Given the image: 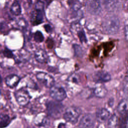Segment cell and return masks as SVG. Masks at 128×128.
Segmentation results:
<instances>
[{
	"label": "cell",
	"instance_id": "obj_1",
	"mask_svg": "<svg viewBox=\"0 0 128 128\" xmlns=\"http://www.w3.org/2000/svg\"><path fill=\"white\" fill-rule=\"evenodd\" d=\"M102 27L103 31L108 34H116L120 27V20L119 18L116 15H107L104 18Z\"/></svg>",
	"mask_w": 128,
	"mask_h": 128
},
{
	"label": "cell",
	"instance_id": "obj_2",
	"mask_svg": "<svg viewBox=\"0 0 128 128\" xmlns=\"http://www.w3.org/2000/svg\"><path fill=\"white\" fill-rule=\"evenodd\" d=\"M44 4L41 1H38L31 16V22L33 25H38L44 20Z\"/></svg>",
	"mask_w": 128,
	"mask_h": 128
},
{
	"label": "cell",
	"instance_id": "obj_3",
	"mask_svg": "<svg viewBox=\"0 0 128 128\" xmlns=\"http://www.w3.org/2000/svg\"><path fill=\"white\" fill-rule=\"evenodd\" d=\"M80 114L81 110L80 108L72 106L66 110L64 114V118L66 121L74 124L77 122Z\"/></svg>",
	"mask_w": 128,
	"mask_h": 128
},
{
	"label": "cell",
	"instance_id": "obj_4",
	"mask_svg": "<svg viewBox=\"0 0 128 128\" xmlns=\"http://www.w3.org/2000/svg\"><path fill=\"white\" fill-rule=\"evenodd\" d=\"M48 114L54 118L58 116L64 110V106L59 102L50 101L46 104Z\"/></svg>",
	"mask_w": 128,
	"mask_h": 128
},
{
	"label": "cell",
	"instance_id": "obj_5",
	"mask_svg": "<svg viewBox=\"0 0 128 128\" xmlns=\"http://www.w3.org/2000/svg\"><path fill=\"white\" fill-rule=\"evenodd\" d=\"M14 96L18 104L21 106L28 104L31 98L28 92L24 88L16 90L14 93Z\"/></svg>",
	"mask_w": 128,
	"mask_h": 128
},
{
	"label": "cell",
	"instance_id": "obj_6",
	"mask_svg": "<svg viewBox=\"0 0 128 128\" xmlns=\"http://www.w3.org/2000/svg\"><path fill=\"white\" fill-rule=\"evenodd\" d=\"M36 76L38 81L46 87L50 88L54 86V78L50 74L42 72H38L36 74Z\"/></svg>",
	"mask_w": 128,
	"mask_h": 128
},
{
	"label": "cell",
	"instance_id": "obj_7",
	"mask_svg": "<svg viewBox=\"0 0 128 128\" xmlns=\"http://www.w3.org/2000/svg\"><path fill=\"white\" fill-rule=\"evenodd\" d=\"M50 94L54 100L59 102L66 97V93L64 89L62 87L54 85L50 88Z\"/></svg>",
	"mask_w": 128,
	"mask_h": 128
},
{
	"label": "cell",
	"instance_id": "obj_8",
	"mask_svg": "<svg viewBox=\"0 0 128 128\" xmlns=\"http://www.w3.org/2000/svg\"><path fill=\"white\" fill-rule=\"evenodd\" d=\"M85 6L87 11L92 14L98 15L101 12V4L98 0H88Z\"/></svg>",
	"mask_w": 128,
	"mask_h": 128
},
{
	"label": "cell",
	"instance_id": "obj_9",
	"mask_svg": "<svg viewBox=\"0 0 128 128\" xmlns=\"http://www.w3.org/2000/svg\"><path fill=\"white\" fill-rule=\"evenodd\" d=\"M94 118L92 114H85L81 118L79 128H94Z\"/></svg>",
	"mask_w": 128,
	"mask_h": 128
},
{
	"label": "cell",
	"instance_id": "obj_10",
	"mask_svg": "<svg viewBox=\"0 0 128 128\" xmlns=\"http://www.w3.org/2000/svg\"><path fill=\"white\" fill-rule=\"evenodd\" d=\"M92 78L96 82H106L111 80V76L107 72L99 70L94 74Z\"/></svg>",
	"mask_w": 128,
	"mask_h": 128
},
{
	"label": "cell",
	"instance_id": "obj_11",
	"mask_svg": "<svg viewBox=\"0 0 128 128\" xmlns=\"http://www.w3.org/2000/svg\"><path fill=\"white\" fill-rule=\"evenodd\" d=\"M20 81V78L16 74H11L5 78V82L8 86L14 88L18 86Z\"/></svg>",
	"mask_w": 128,
	"mask_h": 128
},
{
	"label": "cell",
	"instance_id": "obj_12",
	"mask_svg": "<svg viewBox=\"0 0 128 128\" xmlns=\"http://www.w3.org/2000/svg\"><path fill=\"white\" fill-rule=\"evenodd\" d=\"M110 116V112L105 108H101L98 110L96 114L97 120L100 122H103L108 120Z\"/></svg>",
	"mask_w": 128,
	"mask_h": 128
},
{
	"label": "cell",
	"instance_id": "obj_13",
	"mask_svg": "<svg viewBox=\"0 0 128 128\" xmlns=\"http://www.w3.org/2000/svg\"><path fill=\"white\" fill-rule=\"evenodd\" d=\"M34 58L38 62L44 64L47 60L48 55L44 50L40 48L36 50L34 52Z\"/></svg>",
	"mask_w": 128,
	"mask_h": 128
},
{
	"label": "cell",
	"instance_id": "obj_14",
	"mask_svg": "<svg viewBox=\"0 0 128 128\" xmlns=\"http://www.w3.org/2000/svg\"><path fill=\"white\" fill-rule=\"evenodd\" d=\"M104 4L106 9L108 12L116 10L120 8L119 2L116 0H106L104 2Z\"/></svg>",
	"mask_w": 128,
	"mask_h": 128
},
{
	"label": "cell",
	"instance_id": "obj_15",
	"mask_svg": "<svg viewBox=\"0 0 128 128\" xmlns=\"http://www.w3.org/2000/svg\"><path fill=\"white\" fill-rule=\"evenodd\" d=\"M107 90L105 86L102 85H100L94 89L93 93L96 97L102 98L106 96L107 94Z\"/></svg>",
	"mask_w": 128,
	"mask_h": 128
},
{
	"label": "cell",
	"instance_id": "obj_16",
	"mask_svg": "<svg viewBox=\"0 0 128 128\" xmlns=\"http://www.w3.org/2000/svg\"><path fill=\"white\" fill-rule=\"evenodd\" d=\"M127 108H128V102L126 99L122 100L118 103L117 110L118 112L122 114H127Z\"/></svg>",
	"mask_w": 128,
	"mask_h": 128
},
{
	"label": "cell",
	"instance_id": "obj_17",
	"mask_svg": "<svg viewBox=\"0 0 128 128\" xmlns=\"http://www.w3.org/2000/svg\"><path fill=\"white\" fill-rule=\"evenodd\" d=\"M34 123L38 126L44 127L48 124V120L45 116L39 115L35 118Z\"/></svg>",
	"mask_w": 128,
	"mask_h": 128
},
{
	"label": "cell",
	"instance_id": "obj_18",
	"mask_svg": "<svg viewBox=\"0 0 128 128\" xmlns=\"http://www.w3.org/2000/svg\"><path fill=\"white\" fill-rule=\"evenodd\" d=\"M10 11L14 15L16 16L21 14V6L18 1H14L13 2L10 8Z\"/></svg>",
	"mask_w": 128,
	"mask_h": 128
},
{
	"label": "cell",
	"instance_id": "obj_19",
	"mask_svg": "<svg viewBox=\"0 0 128 128\" xmlns=\"http://www.w3.org/2000/svg\"><path fill=\"white\" fill-rule=\"evenodd\" d=\"M10 117L6 114H0V128H4L9 125L10 122Z\"/></svg>",
	"mask_w": 128,
	"mask_h": 128
},
{
	"label": "cell",
	"instance_id": "obj_20",
	"mask_svg": "<svg viewBox=\"0 0 128 128\" xmlns=\"http://www.w3.org/2000/svg\"><path fill=\"white\" fill-rule=\"evenodd\" d=\"M118 124V118L116 114H113L108 118V128H116Z\"/></svg>",
	"mask_w": 128,
	"mask_h": 128
},
{
	"label": "cell",
	"instance_id": "obj_21",
	"mask_svg": "<svg viewBox=\"0 0 128 128\" xmlns=\"http://www.w3.org/2000/svg\"><path fill=\"white\" fill-rule=\"evenodd\" d=\"M77 35L82 43H86L87 42V38L84 31L82 28L77 30Z\"/></svg>",
	"mask_w": 128,
	"mask_h": 128
},
{
	"label": "cell",
	"instance_id": "obj_22",
	"mask_svg": "<svg viewBox=\"0 0 128 128\" xmlns=\"http://www.w3.org/2000/svg\"><path fill=\"white\" fill-rule=\"evenodd\" d=\"M68 80L70 82L78 84L80 82V78L77 74H72L68 78Z\"/></svg>",
	"mask_w": 128,
	"mask_h": 128
},
{
	"label": "cell",
	"instance_id": "obj_23",
	"mask_svg": "<svg viewBox=\"0 0 128 128\" xmlns=\"http://www.w3.org/2000/svg\"><path fill=\"white\" fill-rule=\"evenodd\" d=\"M34 40L36 42L38 43L42 42L44 40V36H43V34L41 32L38 30L34 32Z\"/></svg>",
	"mask_w": 128,
	"mask_h": 128
},
{
	"label": "cell",
	"instance_id": "obj_24",
	"mask_svg": "<svg viewBox=\"0 0 128 128\" xmlns=\"http://www.w3.org/2000/svg\"><path fill=\"white\" fill-rule=\"evenodd\" d=\"M128 118L127 114L122 115V118H120V127L119 128H127L128 124Z\"/></svg>",
	"mask_w": 128,
	"mask_h": 128
},
{
	"label": "cell",
	"instance_id": "obj_25",
	"mask_svg": "<svg viewBox=\"0 0 128 128\" xmlns=\"http://www.w3.org/2000/svg\"><path fill=\"white\" fill-rule=\"evenodd\" d=\"M73 46L76 54L78 56H82L84 54L82 48L78 44H74Z\"/></svg>",
	"mask_w": 128,
	"mask_h": 128
},
{
	"label": "cell",
	"instance_id": "obj_26",
	"mask_svg": "<svg viewBox=\"0 0 128 128\" xmlns=\"http://www.w3.org/2000/svg\"><path fill=\"white\" fill-rule=\"evenodd\" d=\"M2 54L4 56L7 58H12L14 57V54L12 51L7 48H6L4 49V50L2 52Z\"/></svg>",
	"mask_w": 128,
	"mask_h": 128
},
{
	"label": "cell",
	"instance_id": "obj_27",
	"mask_svg": "<svg viewBox=\"0 0 128 128\" xmlns=\"http://www.w3.org/2000/svg\"><path fill=\"white\" fill-rule=\"evenodd\" d=\"M72 8L74 11L76 12L81 8L82 4L79 1H72Z\"/></svg>",
	"mask_w": 128,
	"mask_h": 128
},
{
	"label": "cell",
	"instance_id": "obj_28",
	"mask_svg": "<svg viewBox=\"0 0 128 128\" xmlns=\"http://www.w3.org/2000/svg\"><path fill=\"white\" fill-rule=\"evenodd\" d=\"M18 24L20 27L22 28H26L28 26L26 21L22 18H20L18 20Z\"/></svg>",
	"mask_w": 128,
	"mask_h": 128
},
{
	"label": "cell",
	"instance_id": "obj_29",
	"mask_svg": "<svg viewBox=\"0 0 128 128\" xmlns=\"http://www.w3.org/2000/svg\"><path fill=\"white\" fill-rule=\"evenodd\" d=\"M44 29H45L46 31V32L50 33L52 32V28L50 24H45L44 26Z\"/></svg>",
	"mask_w": 128,
	"mask_h": 128
},
{
	"label": "cell",
	"instance_id": "obj_30",
	"mask_svg": "<svg viewBox=\"0 0 128 128\" xmlns=\"http://www.w3.org/2000/svg\"><path fill=\"white\" fill-rule=\"evenodd\" d=\"M124 35L126 40L128 39V23L127 20H126V23L125 24V26L124 27Z\"/></svg>",
	"mask_w": 128,
	"mask_h": 128
},
{
	"label": "cell",
	"instance_id": "obj_31",
	"mask_svg": "<svg viewBox=\"0 0 128 128\" xmlns=\"http://www.w3.org/2000/svg\"><path fill=\"white\" fill-rule=\"evenodd\" d=\"M58 128H66V125H65V124H63V123H60V124L58 125Z\"/></svg>",
	"mask_w": 128,
	"mask_h": 128
},
{
	"label": "cell",
	"instance_id": "obj_32",
	"mask_svg": "<svg viewBox=\"0 0 128 128\" xmlns=\"http://www.w3.org/2000/svg\"><path fill=\"white\" fill-rule=\"evenodd\" d=\"M2 78L1 75L0 74V84L2 83Z\"/></svg>",
	"mask_w": 128,
	"mask_h": 128
},
{
	"label": "cell",
	"instance_id": "obj_33",
	"mask_svg": "<svg viewBox=\"0 0 128 128\" xmlns=\"http://www.w3.org/2000/svg\"></svg>",
	"mask_w": 128,
	"mask_h": 128
}]
</instances>
